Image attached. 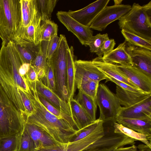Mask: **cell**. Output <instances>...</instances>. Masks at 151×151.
Segmentation results:
<instances>
[{"label": "cell", "instance_id": "obj_8", "mask_svg": "<svg viewBox=\"0 0 151 151\" xmlns=\"http://www.w3.org/2000/svg\"><path fill=\"white\" fill-rule=\"evenodd\" d=\"M131 6L129 4H121L106 6L96 17L91 24L90 29L102 31L114 21L119 20L130 10Z\"/></svg>", "mask_w": 151, "mask_h": 151}, {"label": "cell", "instance_id": "obj_45", "mask_svg": "<svg viewBox=\"0 0 151 151\" xmlns=\"http://www.w3.org/2000/svg\"><path fill=\"white\" fill-rule=\"evenodd\" d=\"M30 64L24 63L20 67L19 71L20 75L23 77H25L26 73L28 72Z\"/></svg>", "mask_w": 151, "mask_h": 151}, {"label": "cell", "instance_id": "obj_20", "mask_svg": "<svg viewBox=\"0 0 151 151\" xmlns=\"http://www.w3.org/2000/svg\"><path fill=\"white\" fill-rule=\"evenodd\" d=\"M25 127L34 142L36 150H40L60 143L55 141L35 124L26 122Z\"/></svg>", "mask_w": 151, "mask_h": 151}, {"label": "cell", "instance_id": "obj_36", "mask_svg": "<svg viewBox=\"0 0 151 151\" xmlns=\"http://www.w3.org/2000/svg\"><path fill=\"white\" fill-rule=\"evenodd\" d=\"M99 82L88 80L81 82L76 85L78 90L90 96L96 101Z\"/></svg>", "mask_w": 151, "mask_h": 151}, {"label": "cell", "instance_id": "obj_9", "mask_svg": "<svg viewBox=\"0 0 151 151\" xmlns=\"http://www.w3.org/2000/svg\"><path fill=\"white\" fill-rule=\"evenodd\" d=\"M56 15L59 20L76 36L81 44L87 46V42L93 36V32L91 29L74 19L67 12L58 11Z\"/></svg>", "mask_w": 151, "mask_h": 151}, {"label": "cell", "instance_id": "obj_37", "mask_svg": "<svg viewBox=\"0 0 151 151\" xmlns=\"http://www.w3.org/2000/svg\"><path fill=\"white\" fill-rule=\"evenodd\" d=\"M35 150L34 143L24 126L19 139L17 151H34Z\"/></svg>", "mask_w": 151, "mask_h": 151}, {"label": "cell", "instance_id": "obj_32", "mask_svg": "<svg viewBox=\"0 0 151 151\" xmlns=\"http://www.w3.org/2000/svg\"><path fill=\"white\" fill-rule=\"evenodd\" d=\"M121 32L125 41L130 45L151 51V41L146 40L124 29L121 30Z\"/></svg>", "mask_w": 151, "mask_h": 151}, {"label": "cell", "instance_id": "obj_47", "mask_svg": "<svg viewBox=\"0 0 151 151\" xmlns=\"http://www.w3.org/2000/svg\"><path fill=\"white\" fill-rule=\"evenodd\" d=\"M116 148L108 149L106 148H96L87 149L85 151H114Z\"/></svg>", "mask_w": 151, "mask_h": 151}, {"label": "cell", "instance_id": "obj_7", "mask_svg": "<svg viewBox=\"0 0 151 151\" xmlns=\"http://www.w3.org/2000/svg\"><path fill=\"white\" fill-rule=\"evenodd\" d=\"M96 102L99 109L100 120L104 122L115 120L122 108L115 94L104 84L99 85Z\"/></svg>", "mask_w": 151, "mask_h": 151}, {"label": "cell", "instance_id": "obj_39", "mask_svg": "<svg viewBox=\"0 0 151 151\" xmlns=\"http://www.w3.org/2000/svg\"><path fill=\"white\" fill-rule=\"evenodd\" d=\"M107 33L101 34L99 33L94 36H93L87 44L91 52H97L99 50L104 42L109 39Z\"/></svg>", "mask_w": 151, "mask_h": 151}, {"label": "cell", "instance_id": "obj_46", "mask_svg": "<svg viewBox=\"0 0 151 151\" xmlns=\"http://www.w3.org/2000/svg\"><path fill=\"white\" fill-rule=\"evenodd\" d=\"M114 151H139L137 146L134 144L128 147H121L116 149Z\"/></svg>", "mask_w": 151, "mask_h": 151}, {"label": "cell", "instance_id": "obj_13", "mask_svg": "<svg viewBox=\"0 0 151 151\" xmlns=\"http://www.w3.org/2000/svg\"><path fill=\"white\" fill-rule=\"evenodd\" d=\"M110 0H98L76 11L69 10L68 14L82 24L89 27L93 20L109 3Z\"/></svg>", "mask_w": 151, "mask_h": 151}, {"label": "cell", "instance_id": "obj_35", "mask_svg": "<svg viewBox=\"0 0 151 151\" xmlns=\"http://www.w3.org/2000/svg\"><path fill=\"white\" fill-rule=\"evenodd\" d=\"M40 81L44 85L56 93L55 77L52 58L47 59L44 75Z\"/></svg>", "mask_w": 151, "mask_h": 151}, {"label": "cell", "instance_id": "obj_3", "mask_svg": "<svg viewBox=\"0 0 151 151\" xmlns=\"http://www.w3.org/2000/svg\"><path fill=\"white\" fill-rule=\"evenodd\" d=\"M120 29L151 41V1L141 6L134 3L127 13L119 20Z\"/></svg>", "mask_w": 151, "mask_h": 151}, {"label": "cell", "instance_id": "obj_43", "mask_svg": "<svg viewBox=\"0 0 151 151\" xmlns=\"http://www.w3.org/2000/svg\"><path fill=\"white\" fill-rule=\"evenodd\" d=\"M106 76L107 77V79L106 80V81H111L115 83L117 86H120L124 89L136 93H145L139 89L137 88L132 87L126 83L116 80L110 76L107 75Z\"/></svg>", "mask_w": 151, "mask_h": 151}, {"label": "cell", "instance_id": "obj_21", "mask_svg": "<svg viewBox=\"0 0 151 151\" xmlns=\"http://www.w3.org/2000/svg\"><path fill=\"white\" fill-rule=\"evenodd\" d=\"M120 105L128 107L142 101L151 96V93H138L124 89L117 85L115 94Z\"/></svg>", "mask_w": 151, "mask_h": 151}, {"label": "cell", "instance_id": "obj_38", "mask_svg": "<svg viewBox=\"0 0 151 151\" xmlns=\"http://www.w3.org/2000/svg\"><path fill=\"white\" fill-rule=\"evenodd\" d=\"M16 46L24 63L30 64L34 59L38 50L39 45L32 47L21 46L17 45H16Z\"/></svg>", "mask_w": 151, "mask_h": 151}, {"label": "cell", "instance_id": "obj_40", "mask_svg": "<svg viewBox=\"0 0 151 151\" xmlns=\"http://www.w3.org/2000/svg\"><path fill=\"white\" fill-rule=\"evenodd\" d=\"M100 120L98 119L91 124L81 129L79 133L72 140L71 142L80 140L88 135L96 129Z\"/></svg>", "mask_w": 151, "mask_h": 151}, {"label": "cell", "instance_id": "obj_48", "mask_svg": "<svg viewBox=\"0 0 151 151\" xmlns=\"http://www.w3.org/2000/svg\"><path fill=\"white\" fill-rule=\"evenodd\" d=\"M137 147L139 151H151V148L144 144H140Z\"/></svg>", "mask_w": 151, "mask_h": 151}, {"label": "cell", "instance_id": "obj_4", "mask_svg": "<svg viewBox=\"0 0 151 151\" xmlns=\"http://www.w3.org/2000/svg\"><path fill=\"white\" fill-rule=\"evenodd\" d=\"M26 122L23 115L8 97L0 85V138L22 131Z\"/></svg>", "mask_w": 151, "mask_h": 151}, {"label": "cell", "instance_id": "obj_27", "mask_svg": "<svg viewBox=\"0 0 151 151\" xmlns=\"http://www.w3.org/2000/svg\"><path fill=\"white\" fill-rule=\"evenodd\" d=\"M70 104L73 117L78 126L79 130L93 122L90 119L76 99L73 98L70 99Z\"/></svg>", "mask_w": 151, "mask_h": 151}, {"label": "cell", "instance_id": "obj_28", "mask_svg": "<svg viewBox=\"0 0 151 151\" xmlns=\"http://www.w3.org/2000/svg\"><path fill=\"white\" fill-rule=\"evenodd\" d=\"M113 127L114 132L124 134L135 141H139L151 148V136L138 132L116 122H114Z\"/></svg>", "mask_w": 151, "mask_h": 151}, {"label": "cell", "instance_id": "obj_14", "mask_svg": "<svg viewBox=\"0 0 151 151\" xmlns=\"http://www.w3.org/2000/svg\"><path fill=\"white\" fill-rule=\"evenodd\" d=\"M126 50L131 58L132 65L151 76V51L127 42Z\"/></svg>", "mask_w": 151, "mask_h": 151}, {"label": "cell", "instance_id": "obj_16", "mask_svg": "<svg viewBox=\"0 0 151 151\" xmlns=\"http://www.w3.org/2000/svg\"><path fill=\"white\" fill-rule=\"evenodd\" d=\"M117 117L151 120V96L131 106L122 107Z\"/></svg>", "mask_w": 151, "mask_h": 151}, {"label": "cell", "instance_id": "obj_15", "mask_svg": "<svg viewBox=\"0 0 151 151\" xmlns=\"http://www.w3.org/2000/svg\"><path fill=\"white\" fill-rule=\"evenodd\" d=\"M42 20L40 11L31 23L14 42L21 46L34 47L40 42V35Z\"/></svg>", "mask_w": 151, "mask_h": 151}, {"label": "cell", "instance_id": "obj_6", "mask_svg": "<svg viewBox=\"0 0 151 151\" xmlns=\"http://www.w3.org/2000/svg\"><path fill=\"white\" fill-rule=\"evenodd\" d=\"M58 47L52 58L56 94L64 102L70 105L67 86V50L68 46L65 35H60Z\"/></svg>", "mask_w": 151, "mask_h": 151}, {"label": "cell", "instance_id": "obj_24", "mask_svg": "<svg viewBox=\"0 0 151 151\" xmlns=\"http://www.w3.org/2000/svg\"><path fill=\"white\" fill-rule=\"evenodd\" d=\"M75 56L72 46H68L67 50V86L70 99L73 98L76 91Z\"/></svg>", "mask_w": 151, "mask_h": 151}, {"label": "cell", "instance_id": "obj_33", "mask_svg": "<svg viewBox=\"0 0 151 151\" xmlns=\"http://www.w3.org/2000/svg\"><path fill=\"white\" fill-rule=\"evenodd\" d=\"M57 0H37L42 21L51 20Z\"/></svg>", "mask_w": 151, "mask_h": 151}, {"label": "cell", "instance_id": "obj_2", "mask_svg": "<svg viewBox=\"0 0 151 151\" xmlns=\"http://www.w3.org/2000/svg\"><path fill=\"white\" fill-rule=\"evenodd\" d=\"M29 86L30 91L27 94L34 110L26 117V122L36 125L59 143L71 142L80 130L75 129L67 122L58 118L47 109L38 98L35 83H30Z\"/></svg>", "mask_w": 151, "mask_h": 151}, {"label": "cell", "instance_id": "obj_12", "mask_svg": "<svg viewBox=\"0 0 151 151\" xmlns=\"http://www.w3.org/2000/svg\"><path fill=\"white\" fill-rule=\"evenodd\" d=\"M115 64L117 70L139 89L145 93H151V76L131 65Z\"/></svg>", "mask_w": 151, "mask_h": 151}, {"label": "cell", "instance_id": "obj_1", "mask_svg": "<svg viewBox=\"0 0 151 151\" xmlns=\"http://www.w3.org/2000/svg\"><path fill=\"white\" fill-rule=\"evenodd\" d=\"M24 63L13 41L7 44L2 42L0 50V85L9 98L23 114H25V110L18 90L28 93L29 89L26 77H22L19 73Z\"/></svg>", "mask_w": 151, "mask_h": 151}, {"label": "cell", "instance_id": "obj_5", "mask_svg": "<svg viewBox=\"0 0 151 151\" xmlns=\"http://www.w3.org/2000/svg\"><path fill=\"white\" fill-rule=\"evenodd\" d=\"M21 20L20 0H0V37L7 44L13 41Z\"/></svg>", "mask_w": 151, "mask_h": 151}, {"label": "cell", "instance_id": "obj_41", "mask_svg": "<svg viewBox=\"0 0 151 151\" xmlns=\"http://www.w3.org/2000/svg\"><path fill=\"white\" fill-rule=\"evenodd\" d=\"M116 43L114 39L109 38L105 40L98 51L96 53L98 57L102 56L114 49Z\"/></svg>", "mask_w": 151, "mask_h": 151}, {"label": "cell", "instance_id": "obj_19", "mask_svg": "<svg viewBox=\"0 0 151 151\" xmlns=\"http://www.w3.org/2000/svg\"><path fill=\"white\" fill-rule=\"evenodd\" d=\"M21 20L19 28L14 40L21 35L39 12L37 0H20Z\"/></svg>", "mask_w": 151, "mask_h": 151}, {"label": "cell", "instance_id": "obj_29", "mask_svg": "<svg viewBox=\"0 0 151 151\" xmlns=\"http://www.w3.org/2000/svg\"><path fill=\"white\" fill-rule=\"evenodd\" d=\"M76 99L88 116L94 122L96 119L97 105L96 101L81 91L78 90Z\"/></svg>", "mask_w": 151, "mask_h": 151}, {"label": "cell", "instance_id": "obj_31", "mask_svg": "<svg viewBox=\"0 0 151 151\" xmlns=\"http://www.w3.org/2000/svg\"><path fill=\"white\" fill-rule=\"evenodd\" d=\"M38 95L40 101L49 112L58 118L65 120L72 127L79 130L78 126L72 116L61 111L51 104L41 96L38 94Z\"/></svg>", "mask_w": 151, "mask_h": 151}, {"label": "cell", "instance_id": "obj_34", "mask_svg": "<svg viewBox=\"0 0 151 151\" xmlns=\"http://www.w3.org/2000/svg\"><path fill=\"white\" fill-rule=\"evenodd\" d=\"M23 130L15 135L0 138V151H17Z\"/></svg>", "mask_w": 151, "mask_h": 151}, {"label": "cell", "instance_id": "obj_10", "mask_svg": "<svg viewBox=\"0 0 151 151\" xmlns=\"http://www.w3.org/2000/svg\"><path fill=\"white\" fill-rule=\"evenodd\" d=\"M103 135L102 131L96 128L91 134L80 140L57 145L34 151H85Z\"/></svg>", "mask_w": 151, "mask_h": 151}, {"label": "cell", "instance_id": "obj_44", "mask_svg": "<svg viewBox=\"0 0 151 151\" xmlns=\"http://www.w3.org/2000/svg\"><path fill=\"white\" fill-rule=\"evenodd\" d=\"M25 77L27 80L31 82H35L38 80L36 72L30 64Z\"/></svg>", "mask_w": 151, "mask_h": 151}, {"label": "cell", "instance_id": "obj_23", "mask_svg": "<svg viewBox=\"0 0 151 151\" xmlns=\"http://www.w3.org/2000/svg\"><path fill=\"white\" fill-rule=\"evenodd\" d=\"M115 122L138 132L151 136V120L117 117Z\"/></svg>", "mask_w": 151, "mask_h": 151}, {"label": "cell", "instance_id": "obj_25", "mask_svg": "<svg viewBox=\"0 0 151 151\" xmlns=\"http://www.w3.org/2000/svg\"><path fill=\"white\" fill-rule=\"evenodd\" d=\"M102 57H98L93 59L92 60L94 64L100 70L106 75L110 76L116 80L126 83L132 87L139 89L117 70L114 64L104 62L103 60Z\"/></svg>", "mask_w": 151, "mask_h": 151}, {"label": "cell", "instance_id": "obj_49", "mask_svg": "<svg viewBox=\"0 0 151 151\" xmlns=\"http://www.w3.org/2000/svg\"><path fill=\"white\" fill-rule=\"evenodd\" d=\"M123 1L122 0H114V5H119L122 4V2Z\"/></svg>", "mask_w": 151, "mask_h": 151}, {"label": "cell", "instance_id": "obj_30", "mask_svg": "<svg viewBox=\"0 0 151 151\" xmlns=\"http://www.w3.org/2000/svg\"><path fill=\"white\" fill-rule=\"evenodd\" d=\"M58 25L51 19L42 21L40 31V42L49 41L58 35Z\"/></svg>", "mask_w": 151, "mask_h": 151}, {"label": "cell", "instance_id": "obj_22", "mask_svg": "<svg viewBox=\"0 0 151 151\" xmlns=\"http://www.w3.org/2000/svg\"><path fill=\"white\" fill-rule=\"evenodd\" d=\"M127 42L120 44L115 49L102 57L105 62L119 65H132L131 58L126 50Z\"/></svg>", "mask_w": 151, "mask_h": 151}, {"label": "cell", "instance_id": "obj_17", "mask_svg": "<svg viewBox=\"0 0 151 151\" xmlns=\"http://www.w3.org/2000/svg\"><path fill=\"white\" fill-rule=\"evenodd\" d=\"M35 86L38 95L61 111L73 117L70 105L62 100L55 93L44 85L41 81L38 80L35 82Z\"/></svg>", "mask_w": 151, "mask_h": 151}, {"label": "cell", "instance_id": "obj_18", "mask_svg": "<svg viewBox=\"0 0 151 151\" xmlns=\"http://www.w3.org/2000/svg\"><path fill=\"white\" fill-rule=\"evenodd\" d=\"M135 141L133 139L124 134L114 132L113 134H104L90 146L87 149L96 148H118L127 145H134Z\"/></svg>", "mask_w": 151, "mask_h": 151}, {"label": "cell", "instance_id": "obj_26", "mask_svg": "<svg viewBox=\"0 0 151 151\" xmlns=\"http://www.w3.org/2000/svg\"><path fill=\"white\" fill-rule=\"evenodd\" d=\"M49 41H43L40 42L35 57L30 64L36 72L39 80H41L44 75Z\"/></svg>", "mask_w": 151, "mask_h": 151}, {"label": "cell", "instance_id": "obj_11", "mask_svg": "<svg viewBox=\"0 0 151 151\" xmlns=\"http://www.w3.org/2000/svg\"><path fill=\"white\" fill-rule=\"evenodd\" d=\"M74 65L76 85L88 80L99 82L102 80L107 79L106 75L94 64L92 60H75Z\"/></svg>", "mask_w": 151, "mask_h": 151}, {"label": "cell", "instance_id": "obj_42", "mask_svg": "<svg viewBox=\"0 0 151 151\" xmlns=\"http://www.w3.org/2000/svg\"><path fill=\"white\" fill-rule=\"evenodd\" d=\"M60 37L58 35L53 37L49 41L47 52V59H51L56 50L59 42Z\"/></svg>", "mask_w": 151, "mask_h": 151}]
</instances>
